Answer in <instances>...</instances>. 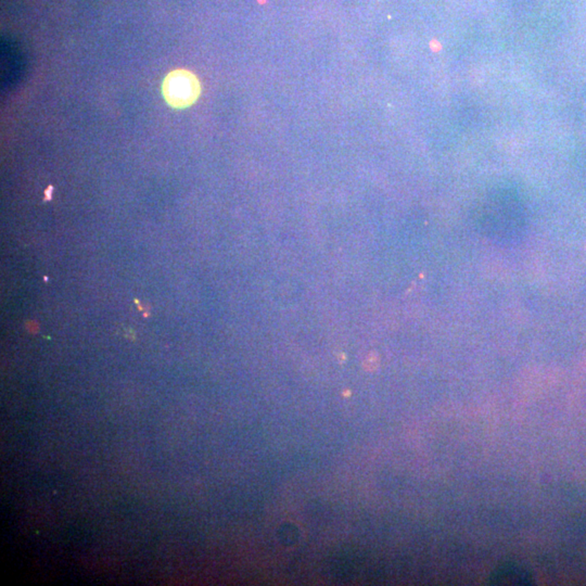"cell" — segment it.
<instances>
[{
  "label": "cell",
  "instance_id": "2",
  "mask_svg": "<svg viewBox=\"0 0 586 586\" xmlns=\"http://www.w3.org/2000/svg\"><path fill=\"white\" fill-rule=\"evenodd\" d=\"M491 581L494 584H528L531 579L524 569L516 565H508L498 569L493 574Z\"/></svg>",
  "mask_w": 586,
  "mask_h": 586
},
{
  "label": "cell",
  "instance_id": "1",
  "mask_svg": "<svg viewBox=\"0 0 586 586\" xmlns=\"http://www.w3.org/2000/svg\"><path fill=\"white\" fill-rule=\"evenodd\" d=\"M161 89L167 104L180 110L191 106L201 94V85L197 76L184 68L169 72L162 83Z\"/></svg>",
  "mask_w": 586,
  "mask_h": 586
},
{
  "label": "cell",
  "instance_id": "3",
  "mask_svg": "<svg viewBox=\"0 0 586 586\" xmlns=\"http://www.w3.org/2000/svg\"><path fill=\"white\" fill-rule=\"evenodd\" d=\"M53 186H50V187H48V188H47V189H46V191H45V195H46V197H45V201H47V200H50V199H51V192H53Z\"/></svg>",
  "mask_w": 586,
  "mask_h": 586
}]
</instances>
